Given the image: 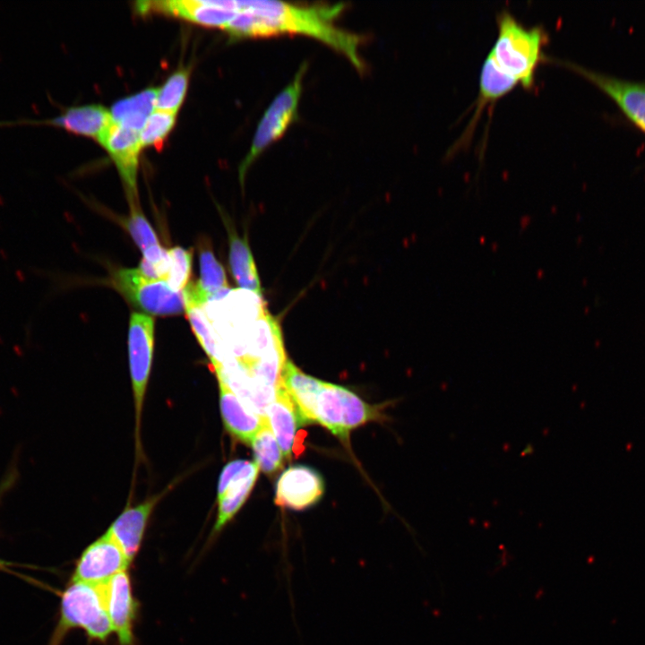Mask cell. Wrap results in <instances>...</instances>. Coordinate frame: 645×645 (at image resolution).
<instances>
[{
	"instance_id": "cell-20",
	"label": "cell",
	"mask_w": 645,
	"mask_h": 645,
	"mask_svg": "<svg viewBox=\"0 0 645 645\" xmlns=\"http://www.w3.org/2000/svg\"><path fill=\"white\" fill-rule=\"evenodd\" d=\"M345 387L323 382L315 401V422L330 430L343 441L348 440L344 426L345 422Z\"/></svg>"
},
{
	"instance_id": "cell-2",
	"label": "cell",
	"mask_w": 645,
	"mask_h": 645,
	"mask_svg": "<svg viewBox=\"0 0 645 645\" xmlns=\"http://www.w3.org/2000/svg\"><path fill=\"white\" fill-rule=\"evenodd\" d=\"M496 22L497 37L489 54L504 73L530 89L538 64L546 60V30L539 25L525 27L507 9L497 13Z\"/></svg>"
},
{
	"instance_id": "cell-16",
	"label": "cell",
	"mask_w": 645,
	"mask_h": 645,
	"mask_svg": "<svg viewBox=\"0 0 645 645\" xmlns=\"http://www.w3.org/2000/svg\"><path fill=\"white\" fill-rule=\"evenodd\" d=\"M217 380L220 412L226 429L236 439L250 444L266 417L246 407L221 378L217 377Z\"/></svg>"
},
{
	"instance_id": "cell-5",
	"label": "cell",
	"mask_w": 645,
	"mask_h": 645,
	"mask_svg": "<svg viewBox=\"0 0 645 645\" xmlns=\"http://www.w3.org/2000/svg\"><path fill=\"white\" fill-rule=\"evenodd\" d=\"M114 287L133 305L155 315H176L184 312L183 293L160 280L150 279L138 268L119 269L113 274Z\"/></svg>"
},
{
	"instance_id": "cell-6",
	"label": "cell",
	"mask_w": 645,
	"mask_h": 645,
	"mask_svg": "<svg viewBox=\"0 0 645 645\" xmlns=\"http://www.w3.org/2000/svg\"><path fill=\"white\" fill-rule=\"evenodd\" d=\"M154 319L144 314H131L128 331V355L134 399L137 444L144 396L150 374L154 348Z\"/></svg>"
},
{
	"instance_id": "cell-26",
	"label": "cell",
	"mask_w": 645,
	"mask_h": 645,
	"mask_svg": "<svg viewBox=\"0 0 645 645\" xmlns=\"http://www.w3.org/2000/svg\"><path fill=\"white\" fill-rule=\"evenodd\" d=\"M186 318L188 319L193 331L200 345L210 359L211 367L221 364V352L218 339L211 322L205 315L202 308L187 309Z\"/></svg>"
},
{
	"instance_id": "cell-30",
	"label": "cell",
	"mask_w": 645,
	"mask_h": 645,
	"mask_svg": "<svg viewBox=\"0 0 645 645\" xmlns=\"http://www.w3.org/2000/svg\"><path fill=\"white\" fill-rule=\"evenodd\" d=\"M11 564H12L11 563H8L3 559H0V570L8 567Z\"/></svg>"
},
{
	"instance_id": "cell-22",
	"label": "cell",
	"mask_w": 645,
	"mask_h": 645,
	"mask_svg": "<svg viewBox=\"0 0 645 645\" xmlns=\"http://www.w3.org/2000/svg\"><path fill=\"white\" fill-rule=\"evenodd\" d=\"M197 245L200 279L195 284L208 301L221 299L230 290L225 270L215 257L208 238H200Z\"/></svg>"
},
{
	"instance_id": "cell-17",
	"label": "cell",
	"mask_w": 645,
	"mask_h": 645,
	"mask_svg": "<svg viewBox=\"0 0 645 645\" xmlns=\"http://www.w3.org/2000/svg\"><path fill=\"white\" fill-rule=\"evenodd\" d=\"M266 417L284 458L290 459L296 432L300 423L295 404L281 381L275 389L273 400L267 407Z\"/></svg>"
},
{
	"instance_id": "cell-11",
	"label": "cell",
	"mask_w": 645,
	"mask_h": 645,
	"mask_svg": "<svg viewBox=\"0 0 645 645\" xmlns=\"http://www.w3.org/2000/svg\"><path fill=\"white\" fill-rule=\"evenodd\" d=\"M99 144L113 160L129 204L138 203L137 172L142 150L140 132L112 122Z\"/></svg>"
},
{
	"instance_id": "cell-8",
	"label": "cell",
	"mask_w": 645,
	"mask_h": 645,
	"mask_svg": "<svg viewBox=\"0 0 645 645\" xmlns=\"http://www.w3.org/2000/svg\"><path fill=\"white\" fill-rule=\"evenodd\" d=\"M130 563L119 545L107 531L83 550L71 580L101 585L117 573L127 571Z\"/></svg>"
},
{
	"instance_id": "cell-3",
	"label": "cell",
	"mask_w": 645,
	"mask_h": 645,
	"mask_svg": "<svg viewBox=\"0 0 645 645\" xmlns=\"http://www.w3.org/2000/svg\"><path fill=\"white\" fill-rule=\"evenodd\" d=\"M104 584L70 581L61 596L59 618L47 645H62L66 635L77 628L90 641L105 642L108 639L113 628L106 609Z\"/></svg>"
},
{
	"instance_id": "cell-12",
	"label": "cell",
	"mask_w": 645,
	"mask_h": 645,
	"mask_svg": "<svg viewBox=\"0 0 645 645\" xmlns=\"http://www.w3.org/2000/svg\"><path fill=\"white\" fill-rule=\"evenodd\" d=\"M110 111L99 104L66 107L54 117L44 119L20 118L0 121V126L16 125H50L73 134L100 142L112 124Z\"/></svg>"
},
{
	"instance_id": "cell-29",
	"label": "cell",
	"mask_w": 645,
	"mask_h": 645,
	"mask_svg": "<svg viewBox=\"0 0 645 645\" xmlns=\"http://www.w3.org/2000/svg\"><path fill=\"white\" fill-rule=\"evenodd\" d=\"M170 266L167 283L178 292H182L190 282L192 274L193 251L181 246L168 250Z\"/></svg>"
},
{
	"instance_id": "cell-13",
	"label": "cell",
	"mask_w": 645,
	"mask_h": 645,
	"mask_svg": "<svg viewBox=\"0 0 645 645\" xmlns=\"http://www.w3.org/2000/svg\"><path fill=\"white\" fill-rule=\"evenodd\" d=\"M104 592L106 609L119 645H134L133 626L138 602L127 571L117 573L105 583Z\"/></svg>"
},
{
	"instance_id": "cell-24",
	"label": "cell",
	"mask_w": 645,
	"mask_h": 645,
	"mask_svg": "<svg viewBox=\"0 0 645 645\" xmlns=\"http://www.w3.org/2000/svg\"><path fill=\"white\" fill-rule=\"evenodd\" d=\"M250 445L254 451L255 463L266 474L278 471L283 462V452L272 433L267 417Z\"/></svg>"
},
{
	"instance_id": "cell-23",
	"label": "cell",
	"mask_w": 645,
	"mask_h": 645,
	"mask_svg": "<svg viewBox=\"0 0 645 645\" xmlns=\"http://www.w3.org/2000/svg\"><path fill=\"white\" fill-rule=\"evenodd\" d=\"M228 231L229 264L232 275L241 289L262 296L257 269L247 242L233 231Z\"/></svg>"
},
{
	"instance_id": "cell-19",
	"label": "cell",
	"mask_w": 645,
	"mask_h": 645,
	"mask_svg": "<svg viewBox=\"0 0 645 645\" xmlns=\"http://www.w3.org/2000/svg\"><path fill=\"white\" fill-rule=\"evenodd\" d=\"M518 83L513 77L498 66L490 54L487 55L481 68L479 95L477 99L476 110L465 133L460 138H464L463 142H466L469 133L472 132L485 106L489 102L494 103L511 91Z\"/></svg>"
},
{
	"instance_id": "cell-9",
	"label": "cell",
	"mask_w": 645,
	"mask_h": 645,
	"mask_svg": "<svg viewBox=\"0 0 645 645\" xmlns=\"http://www.w3.org/2000/svg\"><path fill=\"white\" fill-rule=\"evenodd\" d=\"M255 461L235 460L222 469L217 491L218 513L212 530L219 533L239 511L248 497L258 476Z\"/></svg>"
},
{
	"instance_id": "cell-18",
	"label": "cell",
	"mask_w": 645,
	"mask_h": 645,
	"mask_svg": "<svg viewBox=\"0 0 645 645\" xmlns=\"http://www.w3.org/2000/svg\"><path fill=\"white\" fill-rule=\"evenodd\" d=\"M281 383L295 404L300 426L314 423L316 397L323 381L305 374L287 359L281 373Z\"/></svg>"
},
{
	"instance_id": "cell-10",
	"label": "cell",
	"mask_w": 645,
	"mask_h": 645,
	"mask_svg": "<svg viewBox=\"0 0 645 645\" xmlns=\"http://www.w3.org/2000/svg\"><path fill=\"white\" fill-rule=\"evenodd\" d=\"M235 1L228 0H169L142 1L136 4L142 14H169L210 28L224 29L232 19Z\"/></svg>"
},
{
	"instance_id": "cell-7",
	"label": "cell",
	"mask_w": 645,
	"mask_h": 645,
	"mask_svg": "<svg viewBox=\"0 0 645 645\" xmlns=\"http://www.w3.org/2000/svg\"><path fill=\"white\" fill-rule=\"evenodd\" d=\"M546 59L561 64L591 82L618 106L632 124L645 133V82L618 78L568 60L548 56Z\"/></svg>"
},
{
	"instance_id": "cell-25",
	"label": "cell",
	"mask_w": 645,
	"mask_h": 645,
	"mask_svg": "<svg viewBox=\"0 0 645 645\" xmlns=\"http://www.w3.org/2000/svg\"><path fill=\"white\" fill-rule=\"evenodd\" d=\"M190 71L179 68L157 89L156 109L176 114L187 92Z\"/></svg>"
},
{
	"instance_id": "cell-28",
	"label": "cell",
	"mask_w": 645,
	"mask_h": 645,
	"mask_svg": "<svg viewBox=\"0 0 645 645\" xmlns=\"http://www.w3.org/2000/svg\"><path fill=\"white\" fill-rule=\"evenodd\" d=\"M130 214L124 221L125 227L142 253L159 245L158 236L140 209L139 203L129 204Z\"/></svg>"
},
{
	"instance_id": "cell-21",
	"label": "cell",
	"mask_w": 645,
	"mask_h": 645,
	"mask_svg": "<svg viewBox=\"0 0 645 645\" xmlns=\"http://www.w3.org/2000/svg\"><path fill=\"white\" fill-rule=\"evenodd\" d=\"M156 95L157 89L147 88L119 99L109 110L112 121L141 132L149 116L156 109Z\"/></svg>"
},
{
	"instance_id": "cell-15",
	"label": "cell",
	"mask_w": 645,
	"mask_h": 645,
	"mask_svg": "<svg viewBox=\"0 0 645 645\" xmlns=\"http://www.w3.org/2000/svg\"><path fill=\"white\" fill-rule=\"evenodd\" d=\"M160 496L125 508L108 529L130 563L142 546L149 518Z\"/></svg>"
},
{
	"instance_id": "cell-27",
	"label": "cell",
	"mask_w": 645,
	"mask_h": 645,
	"mask_svg": "<svg viewBox=\"0 0 645 645\" xmlns=\"http://www.w3.org/2000/svg\"><path fill=\"white\" fill-rule=\"evenodd\" d=\"M176 114L155 109L140 132L142 148L160 149L176 124Z\"/></svg>"
},
{
	"instance_id": "cell-14",
	"label": "cell",
	"mask_w": 645,
	"mask_h": 645,
	"mask_svg": "<svg viewBox=\"0 0 645 645\" xmlns=\"http://www.w3.org/2000/svg\"><path fill=\"white\" fill-rule=\"evenodd\" d=\"M323 492V479L315 469L295 465L288 467L280 476L274 502L282 508L302 511L315 504Z\"/></svg>"
},
{
	"instance_id": "cell-1",
	"label": "cell",
	"mask_w": 645,
	"mask_h": 645,
	"mask_svg": "<svg viewBox=\"0 0 645 645\" xmlns=\"http://www.w3.org/2000/svg\"><path fill=\"white\" fill-rule=\"evenodd\" d=\"M344 9L343 4L300 5L280 1H236L234 15L223 30L234 39L309 37L344 56L362 71L361 37L336 24Z\"/></svg>"
},
{
	"instance_id": "cell-4",
	"label": "cell",
	"mask_w": 645,
	"mask_h": 645,
	"mask_svg": "<svg viewBox=\"0 0 645 645\" xmlns=\"http://www.w3.org/2000/svg\"><path fill=\"white\" fill-rule=\"evenodd\" d=\"M307 64H302L293 80L273 99L256 127L251 147L240 163L238 174L243 182L251 165L278 141L297 116Z\"/></svg>"
}]
</instances>
